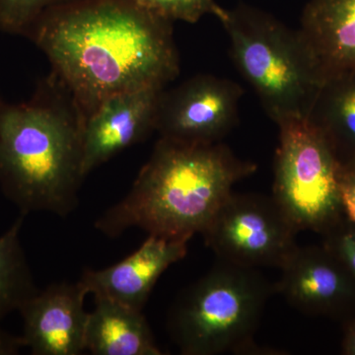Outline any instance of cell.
<instances>
[{
    "label": "cell",
    "instance_id": "obj_6",
    "mask_svg": "<svg viewBox=\"0 0 355 355\" xmlns=\"http://www.w3.org/2000/svg\"><path fill=\"white\" fill-rule=\"evenodd\" d=\"M272 198L297 232L324 234L345 218L343 164L308 118L279 123Z\"/></svg>",
    "mask_w": 355,
    "mask_h": 355
},
{
    "label": "cell",
    "instance_id": "obj_3",
    "mask_svg": "<svg viewBox=\"0 0 355 355\" xmlns=\"http://www.w3.org/2000/svg\"><path fill=\"white\" fill-rule=\"evenodd\" d=\"M257 168L221 142L193 146L159 139L128 195L97 219L95 228L111 238L139 228L191 240L202 234L234 184Z\"/></svg>",
    "mask_w": 355,
    "mask_h": 355
},
{
    "label": "cell",
    "instance_id": "obj_11",
    "mask_svg": "<svg viewBox=\"0 0 355 355\" xmlns=\"http://www.w3.org/2000/svg\"><path fill=\"white\" fill-rule=\"evenodd\" d=\"M86 295L88 292L79 280L39 289L18 311L25 347L34 355H79L85 352Z\"/></svg>",
    "mask_w": 355,
    "mask_h": 355
},
{
    "label": "cell",
    "instance_id": "obj_15",
    "mask_svg": "<svg viewBox=\"0 0 355 355\" xmlns=\"http://www.w3.org/2000/svg\"><path fill=\"white\" fill-rule=\"evenodd\" d=\"M308 119L323 133L343 165L355 162V69L324 81Z\"/></svg>",
    "mask_w": 355,
    "mask_h": 355
},
{
    "label": "cell",
    "instance_id": "obj_4",
    "mask_svg": "<svg viewBox=\"0 0 355 355\" xmlns=\"http://www.w3.org/2000/svg\"><path fill=\"white\" fill-rule=\"evenodd\" d=\"M216 17L236 67L273 121L308 118L324 78L298 30L248 4L221 7Z\"/></svg>",
    "mask_w": 355,
    "mask_h": 355
},
{
    "label": "cell",
    "instance_id": "obj_19",
    "mask_svg": "<svg viewBox=\"0 0 355 355\" xmlns=\"http://www.w3.org/2000/svg\"><path fill=\"white\" fill-rule=\"evenodd\" d=\"M322 237V245L335 257L355 284V222L345 216Z\"/></svg>",
    "mask_w": 355,
    "mask_h": 355
},
{
    "label": "cell",
    "instance_id": "obj_13",
    "mask_svg": "<svg viewBox=\"0 0 355 355\" xmlns=\"http://www.w3.org/2000/svg\"><path fill=\"white\" fill-rule=\"evenodd\" d=\"M298 31L324 81L355 69V0H309Z\"/></svg>",
    "mask_w": 355,
    "mask_h": 355
},
{
    "label": "cell",
    "instance_id": "obj_20",
    "mask_svg": "<svg viewBox=\"0 0 355 355\" xmlns=\"http://www.w3.org/2000/svg\"><path fill=\"white\" fill-rule=\"evenodd\" d=\"M340 191L345 216L355 222V162L343 165Z\"/></svg>",
    "mask_w": 355,
    "mask_h": 355
},
{
    "label": "cell",
    "instance_id": "obj_12",
    "mask_svg": "<svg viewBox=\"0 0 355 355\" xmlns=\"http://www.w3.org/2000/svg\"><path fill=\"white\" fill-rule=\"evenodd\" d=\"M189 241L148 235L135 253L103 270H86L79 282L94 298L142 311L161 275L184 258Z\"/></svg>",
    "mask_w": 355,
    "mask_h": 355
},
{
    "label": "cell",
    "instance_id": "obj_22",
    "mask_svg": "<svg viewBox=\"0 0 355 355\" xmlns=\"http://www.w3.org/2000/svg\"><path fill=\"white\" fill-rule=\"evenodd\" d=\"M343 324L342 352L345 355H355V314L343 321Z\"/></svg>",
    "mask_w": 355,
    "mask_h": 355
},
{
    "label": "cell",
    "instance_id": "obj_17",
    "mask_svg": "<svg viewBox=\"0 0 355 355\" xmlns=\"http://www.w3.org/2000/svg\"><path fill=\"white\" fill-rule=\"evenodd\" d=\"M76 0H0V33L27 36L46 12Z\"/></svg>",
    "mask_w": 355,
    "mask_h": 355
},
{
    "label": "cell",
    "instance_id": "obj_8",
    "mask_svg": "<svg viewBox=\"0 0 355 355\" xmlns=\"http://www.w3.org/2000/svg\"><path fill=\"white\" fill-rule=\"evenodd\" d=\"M243 90L239 84L200 74L171 90H163L155 130L160 139L178 144L221 142L235 127Z\"/></svg>",
    "mask_w": 355,
    "mask_h": 355
},
{
    "label": "cell",
    "instance_id": "obj_18",
    "mask_svg": "<svg viewBox=\"0 0 355 355\" xmlns=\"http://www.w3.org/2000/svg\"><path fill=\"white\" fill-rule=\"evenodd\" d=\"M147 10L171 21L197 23L207 14L216 15L220 6L216 0H137Z\"/></svg>",
    "mask_w": 355,
    "mask_h": 355
},
{
    "label": "cell",
    "instance_id": "obj_21",
    "mask_svg": "<svg viewBox=\"0 0 355 355\" xmlns=\"http://www.w3.org/2000/svg\"><path fill=\"white\" fill-rule=\"evenodd\" d=\"M25 347L21 336L12 335L0 327V355H16Z\"/></svg>",
    "mask_w": 355,
    "mask_h": 355
},
{
    "label": "cell",
    "instance_id": "obj_1",
    "mask_svg": "<svg viewBox=\"0 0 355 355\" xmlns=\"http://www.w3.org/2000/svg\"><path fill=\"white\" fill-rule=\"evenodd\" d=\"M26 38L48 58L85 121L112 96L165 88L179 76L173 22L137 0H76L44 14Z\"/></svg>",
    "mask_w": 355,
    "mask_h": 355
},
{
    "label": "cell",
    "instance_id": "obj_14",
    "mask_svg": "<svg viewBox=\"0 0 355 355\" xmlns=\"http://www.w3.org/2000/svg\"><path fill=\"white\" fill-rule=\"evenodd\" d=\"M85 352L93 355H161L142 311L106 298H95L89 313Z\"/></svg>",
    "mask_w": 355,
    "mask_h": 355
},
{
    "label": "cell",
    "instance_id": "obj_5",
    "mask_svg": "<svg viewBox=\"0 0 355 355\" xmlns=\"http://www.w3.org/2000/svg\"><path fill=\"white\" fill-rule=\"evenodd\" d=\"M275 286L259 270L218 261L173 306L169 331L184 355L257 352L254 336Z\"/></svg>",
    "mask_w": 355,
    "mask_h": 355
},
{
    "label": "cell",
    "instance_id": "obj_7",
    "mask_svg": "<svg viewBox=\"0 0 355 355\" xmlns=\"http://www.w3.org/2000/svg\"><path fill=\"white\" fill-rule=\"evenodd\" d=\"M297 233L272 197L232 191L202 235L218 261L259 270L282 268Z\"/></svg>",
    "mask_w": 355,
    "mask_h": 355
},
{
    "label": "cell",
    "instance_id": "obj_16",
    "mask_svg": "<svg viewBox=\"0 0 355 355\" xmlns=\"http://www.w3.org/2000/svg\"><path fill=\"white\" fill-rule=\"evenodd\" d=\"M25 216L0 235V322L38 292L22 244L20 232Z\"/></svg>",
    "mask_w": 355,
    "mask_h": 355
},
{
    "label": "cell",
    "instance_id": "obj_2",
    "mask_svg": "<svg viewBox=\"0 0 355 355\" xmlns=\"http://www.w3.org/2000/svg\"><path fill=\"white\" fill-rule=\"evenodd\" d=\"M85 118L51 72L28 101L0 98V191L22 216L67 217L78 205Z\"/></svg>",
    "mask_w": 355,
    "mask_h": 355
},
{
    "label": "cell",
    "instance_id": "obj_9",
    "mask_svg": "<svg viewBox=\"0 0 355 355\" xmlns=\"http://www.w3.org/2000/svg\"><path fill=\"white\" fill-rule=\"evenodd\" d=\"M275 291L301 313L345 321L355 314V284L323 246L296 247Z\"/></svg>",
    "mask_w": 355,
    "mask_h": 355
},
{
    "label": "cell",
    "instance_id": "obj_10",
    "mask_svg": "<svg viewBox=\"0 0 355 355\" xmlns=\"http://www.w3.org/2000/svg\"><path fill=\"white\" fill-rule=\"evenodd\" d=\"M164 87L149 86L112 96L86 119L83 171L96 168L155 130L159 101Z\"/></svg>",
    "mask_w": 355,
    "mask_h": 355
}]
</instances>
